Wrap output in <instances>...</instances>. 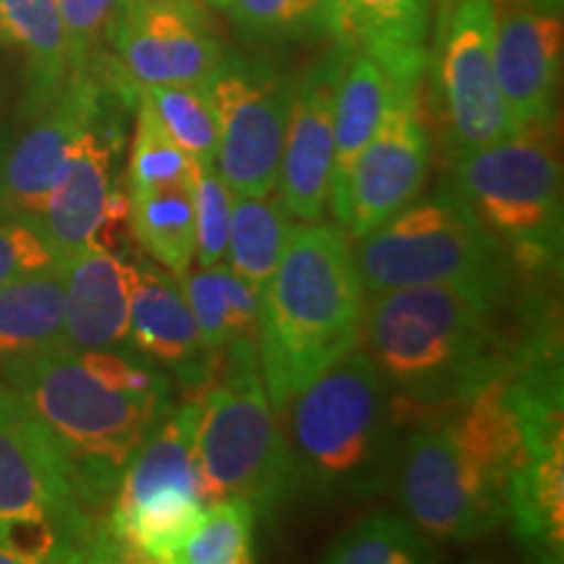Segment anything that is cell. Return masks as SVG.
<instances>
[{
  "instance_id": "cell-1",
  "label": "cell",
  "mask_w": 564,
  "mask_h": 564,
  "mask_svg": "<svg viewBox=\"0 0 564 564\" xmlns=\"http://www.w3.org/2000/svg\"><path fill=\"white\" fill-rule=\"evenodd\" d=\"M523 434L510 377L460 403L423 411L400 444V505L432 541H474L507 523Z\"/></svg>"
},
{
  "instance_id": "cell-2",
  "label": "cell",
  "mask_w": 564,
  "mask_h": 564,
  "mask_svg": "<svg viewBox=\"0 0 564 564\" xmlns=\"http://www.w3.org/2000/svg\"><path fill=\"white\" fill-rule=\"evenodd\" d=\"M497 306L447 285H411L371 293L361 340L394 403L436 411L510 377L549 335L512 345L497 324Z\"/></svg>"
},
{
  "instance_id": "cell-3",
  "label": "cell",
  "mask_w": 564,
  "mask_h": 564,
  "mask_svg": "<svg viewBox=\"0 0 564 564\" xmlns=\"http://www.w3.org/2000/svg\"><path fill=\"white\" fill-rule=\"evenodd\" d=\"M364 293L343 230L291 223L257 333L259 369L280 419L295 394L361 345Z\"/></svg>"
},
{
  "instance_id": "cell-4",
  "label": "cell",
  "mask_w": 564,
  "mask_h": 564,
  "mask_svg": "<svg viewBox=\"0 0 564 564\" xmlns=\"http://www.w3.org/2000/svg\"><path fill=\"white\" fill-rule=\"evenodd\" d=\"M0 373L66 455L89 510L110 505L133 449L173 408L171 392L123 390L63 345L6 358Z\"/></svg>"
},
{
  "instance_id": "cell-5",
  "label": "cell",
  "mask_w": 564,
  "mask_h": 564,
  "mask_svg": "<svg viewBox=\"0 0 564 564\" xmlns=\"http://www.w3.org/2000/svg\"><path fill=\"white\" fill-rule=\"evenodd\" d=\"M299 491L324 502H364L394 484L400 429L394 394L366 350L356 348L288 403Z\"/></svg>"
},
{
  "instance_id": "cell-6",
  "label": "cell",
  "mask_w": 564,
  "mask_h": 564,
  "mask_svg": "<svg viewBox=\"0 0 564 564\" xmlns=\"http://www.w3.org/2000/svg\"><path fill=\"white\" fill-rule=\"evenodd\" d=\"M364 291L447 285L502 308L512 301L518 267L449 181L405 204L398 215L358 238L352 249Z\"/></svg>"
},
{
  "instance_id": "cell-7",
  "label": "cell",
  "mask_w": 564,
  "mask_h": 564,
  "mask_svg": "<svg viewBox=\"0 0 564 564\" xmlns=\"http://www.w3.org/2000/svg\"><path fill=\"white\" fill-rule=\"evenodd\" d=\"M220 364L223 382L199 394L196 415L204 502L238 497L270 514L299 491V478L280 415L267 398L257 343L232 340Z\"/></svg>"
},
{
  "instance_id": "cell-8",
  "label": "cell",
  "mask_w": 564,
  "mask_h": 564,
  "mask_svg": "<svg viewBox=\"0 0 564 564\" xmlns=\"http://www.w3.org/2000/svg\"><path fill=\"white\" fill-rule=\"evenodd\" d=\"M449 186L510 251L518 272L562 262V165L552 129L514 131L497 144L457 154Z\"/></svg>"
},
{
  "instance_id": "cell-9",
  "label": "cell",
  "mask_w": 564,
  "mask_h": 564,
  "mask_svg": "<svg viewBox=\"0 0 564 564\" xmlns=\"http://www.w3.org/2000/svg\"><path fill=\"white\" fill-rule=\"evenodd\" d=\"M523 457L510 489L514 539L541 562L564 560V411L560 348L544 340L510 373Z\"/></svg>"
},
{
  "instance_id": "cell-10",
  "label": "cell",
  "mask_w": 564,
  "mask_h": 564,
  "mask_svg": "<svg viewBox=\"0 0 564 564\" xmlns=\"http://www.w3.org/2000/svg\"><path fill=\"white\" fill-rule=\"evenodd\" d=\"M42 518L63 533L76 562H110L105 525L84 502L74 468L11 387L0 384V520Z\"/></svg>"
},
{
  "instance_id": "cell-11",
  "label": "cell",
  "mask_w": 564,
  "mask_h": 564,
  "mask_svg": "<svg viewBox=\"0 0 564 564\" xmlns=\"http://www.w3.org/2000/svg\"><path fill=\"white\" fill-rule=\"evenodd\" d=\"M204 87L217 121V173L232 194L274 192L293 82L262 61L223 55Z\"/></svg>"
},
{
  "instance_id": "cell-12",
  "label": "cell",
  "mask_w": 564,
  "mask_h": 564,
  "mask_svg": "<svg viewBox=\"0 0 564 564\" xmlns=\"http://www.w3.org/2000/svg\"><path fill=\"white\" fill-rule=\"evenodd\" d=\"M494 0H447L436 30L434 89L453 154L512 137L494 74Z\"/></svg>"
},
{
  "instance_id": "cell-13",
  "label": "cell",
  "mask_w": 564,
  "mask_h": 564,
  "mask_svg": "<svg viewBox=\"0 0 564 564\" xmlns=\"http://www.w3.org/2000/svg\"><path fill=\"white\" fill-rule=\"evenodd\" d=\"M108 37L126 84H204L223 47L196 0H123Z\"/></svg>"
},
{
  "instance_id": "cell-14",
  "label": "cell",
  "mask_w": 564,
  "mask_h": 564,
  "mask_svg": "<svg viewBox=\"0 0 564 564\" xmlns=\"http://www.w3.org/2000/svg\"><path fill=\"white\" fill-rule=\"evenodd\" d=\"M429 173V133L419 84L392 82L377 131L352 167L340 228L358 241L421 196Z\"/></svg>"
},
{
  "instance_id": "cell-15",
  "label": "cell",
  "mask_w": 564,
  "mask_h": 564,
  "mask_svg": "<svg viewBox=\"0 0 564 564\" xmlns=\"http://www.w3.org/2000/svg\"><path fill=\"white\" fill-rule=\"evenodd\" d=\"M494 74L512 129H552L562 74L560 3L494 0Z\"/></svg>"
},
{
  "instance_id": "cell-16",
  "label": "cell",
  "mask_w": 564,
  "mask_h": 564,
  "mask_svg": "<svg viewBox=\"0 0 564 564\" xmlns=\"http://www.w3.org/2000/svg\"><path fill=\"white\" fill-rule=\"evenodd\" d=\"M345 45L303 70L293 82L291 112L282 141L278 188L282 207L301 223H319L329 207L335 154V91Z\"/></svg>"
},
{
  "instance_id": "cell-17",
  "label": "cell",
  "mask_w": 564,
  "mask_h": 564,
  "mask_svg": "<svg viewBox=\"0 0 564 564\" xmlns=\"http://www.w3.org/2000/svg\"><path fill=\"white\" fill-rule=\"evenodd\" d=\"M105 116V91L89 70L74 74L32 129L0 158V220H40L76 137Z\"/></svg>"
},
{
  "instance_id": "cell-18",
  "label": "cell",
  "mask_w": 564,
  "mask_h": 564,
  "mask_svg": "<svg viewBox=\"0 0 564 564\" xmlns=\"http://www.w3.org/2000/svg\"><path fill=\"white\" fill-rule=\"evenodd\" d=\"M137 274V264L116 257L100 243L66 259L63 348H123L129 343L131 293Z\"/></svg>"
},
{
  "instance_id": "cell-19",
  "label": "cell",
  "mask_w": 564,
  "mask_h": 564,
  "mask_svg": "<svg viewBox=\"0 0 564 564\" xmlns=\"http://www.w3.org/2000/svg\"><path fill=\"white\" fill-rule=\"evenodd\" d=\"M131 293L129 343L183 387H207L215 361L207 356L183 295L181 280L154 264H137Z\"/></svg>"
},
{
  "instance_id": "cell-20",
  "label": "cell",
  "mask_w": 564,
  "mask_h": 564,
  "mask_svg": "<svg viewBox=\"0 0 564 564\" xmlns=\"http://www.w3.org/2000/svg\"><path fill=\"white\" fill-rule=\"evenodd\" d=\"M110 192L112 144L100 118L70 144L40 212V228L63 259L97 246Z\"/></svg>"
},
{
  "instance_id": "cell-21",
  "label": "cell",
  "mask_w": 564,
  "mask_h": 564,
  "mask_svg": "<svg viewBox=\"0 0 564 564\" xmlns=\"http://www.w3.org/2000/svg\"><path fill=\"white\" fill-rule=\"evenodd\" d=\"M432 0H335L337 42L371 55L392 82L419 84L429 68Z\"/></svg>"
},
{
  "instance_id": "cell-22",
  "label": "cell",
  "mask_w": 564,
  "mask_h": 564,
  "mask_svg": "<svg viewBox=\"0 0 564 564\" xmlns=\"http://www.w3.org/2000/svg\"><path fill=\"white\" fill-rule=\"evenodd\" d=\"M392 95V79L371 55L345 45L340 82L335 91V154L329 178V207L343 220L348 183L364 147L382 121Z\"/></svg>"
},
{
  "instance_id": "cell-23",
  "label": "cell",
  "mask_w": 564,
  "mask_h": 564,
  "mask_svg": "<svg viewBox=\"0 0 564 564\" xmlns=\"http://www.w3.org/2000/svg\"><path fill=\"white\" fill-rule=\"evenodd\" d=\"M0 37L24 55V112L37 118L70 79L68 34L55 0H0Z\"/></svg>"
},
{
  "instance_id": "cell-24",
  "label": "cell",
  "mask_w": 564,
  "mask_h": 564,
  "mask_svg": "<svg viewBox=\"0 0 564 564\" xmlns=\"http://www.w3.org/2000/svg\"><path fill=\"white\" fill-rule=\"evenodd\" d=\"M66 264L0 288V361L61 345Z\"/></svg>"
},
{
  "instance_id": "cell-25",
  "label": "cell",
  "mask_w": 564,
  "mask_h": 564,
  "mask_svg": "<svg viewBox=\"0 0 564 564\" xmlns=\"http://www.w3.org/2000/svg\"><path fill=\"white\" fill-rule=\"evenodd\" d=\"M188 183L129 194V225L133 238L162 270L175 278H183L192 270L196 257L194 202Z\"/></svg>"
},
{
  "instance_id": "cell-26",
  "label": "cell",
  "mask_w": 564,
  "mask_h": 564,
  "mask_svg": "<svg viewBox=\"0 0 564 564\" xmlns=\"http://www.w3.org/2000/svg\"><path fill=\"white\" fill-rule=\"evenodd\" d=\"M288 212L280 196L270 194H232L230 228L225 264L238 278L264 291L285 246Z\"/></svg>"
},
{
  "instance_id": "cell-27",
  "label": "cell",
  "mask_w": 564,
  "mask_h": 564,
  "mask_svg": "<svg viewBox=\"0 0 564 564\" xmlns=\"http://www.w3.org/2000/svg\"><path fill=\"white\" fill-rule=\"evenodd\" d=\"M436 560V541L421 533L408 514L394 512L366 514L322 552V562L329 564H423Z\"/></svg>"
},
{
  "instance_id": "cell-28",
  "label": "cell",
  "mask_w": 564,
  "mask_h": 564,
  "mask_svg": "<svg viewBox=\"0 0 564 564\" xmlns=\"http://www.w3.org/2000/svg\"><path fill=\"white\" fill-rule=\"evenodd\" d=\"M257 510L238 497L204 505L192 533L175 549L171 564H249L253 556Z\"/></svg>"
},
{
  "instance_id": "cell-29",
  "label": "cell",
  "mask_w": 564,
  "mask_h": 564,
  "mask_svg": "<svg viewBox=\"0 0 564 564\" xmlns=\"http://www.w3.org/2000/svg\"><path fill=\"white\" fill-rule=\"evenodd\" d=\"M137 97L188 158L215 162L217 121L204 84H154L137 89Z\"/></svg>"
},
{
  "instance_id": "cell-30",
  "label": "cell",
  "mask_w": 564,
  "mask_h": 564,
  "mask_svg": "<svg viewBox=\"0 0 564 564\" xmlns=\"http://www.w3.org/2000/svg\"><path fill=\"white\" fill-rule=\"evenodd\" d=\"M228 11L249 37L267 42L335 34V0H230Z\"/></svg>"
},
{
  "instance_id": "cell-31",
  "label": "cell",
  "mask_w": 564,
  "mask_h": 564,
  "mask_svg": "<svg viewBox=\"0 0 564 564\" xmlns=\"http://www.w3.org/2000/svg\"><path fill=\"white\" fill-rule=\"evenodd\" d=\"M196 167V160L188 158L175 141L162 131L152 110L137 97V133L129 162V194L150 192L160 186L188 183Z\"/></svg>"
},
{
  "instance_id": "cell-32",
  "label": "cell",
  "mask_w": 564,
  "mask_h": 564,
  "mask_svg": "<svg viewBox=\"0 0 564 564\" xmlns=\"http://www.w3.org/2000/svg\"><path fill=\"white\" fill-rule=\"evenodd\" d=\"M188 188H192L196 230L194 262H199V267L223 264L228 251L232 192L217 173L215 162H196Z\"/></svg>"
},
{
  "instance_id": "cell-33",
  "label": "cell",
  "mask_w": 564,
  "mask_h": 564,
  "mask_svg": "<svg viewBox=\"0 0 564 564\" xmlns=\"http://www.w3.org/2000/svg\"><path fill=\"white\" fill-rule=\"evenodd\" d=\"M225 272L228 264L199 267L183 274L181 288L192 308L196 333L215 364L223 361V352L228 348V301H225Z\"/></svg>"
},
{
  "instance_id": "cell-34",
  "label": "cell",
  "mask_w": 564,
  "mask_h": 564,
  "mask_svg": "<svg viewBox=\"0 0 564 564\" xmlns=\"http://www.w3.org/2000/svg\"><path fill=\"white\" fill-rule=\"evenodd\" d=\"M66 264L37 220H0V288L24 274L55 270Z\"/></svg>"
},
{
  "instance_id": "cell-35",
  "label": "cell",
  "mask_w": 564,
  "mask_h": 564,
  "mask_svg": "<svg viewBox=\"0 0 564 564\" xmlns=\"http://www.w3.org/2000/svg\"><path fill=\"white\" fill-rule=\"evenodd\" d=\"M58 3L63 26L68 34L70 76L89 70L91 53L97 42L108 32L110 19L116 17L123 0H55Z\"/></svg>"
},
{
  "instance_id": "cell-36",
  "label": "cell",
  "mask_w": 564,
  "mask_h": 564,
  "mask_svg": "<svg viewBox=\"0 0 564 564\" xmlns=\"http://www.w3.org/2000/svg\"><path fill=\"white\" fill-rule=\"evenodd\" d=\"M225 301H228V335L232 340H253L259 333V308L262 291L238 278L236 272H225ZM228 343V345H230Z\"/></svg>"
},
{
  "instance_id": "cell-37",
  "label": "cell",
  "mask_w": 564,
  "mask_h": 564,
  "mask_svg": "<svg viewBox=\"0 0 564 564\" xmlns=\"http://www.w3.org/2000/svg\"><path fill=\"white\" fill-rule=\"evenodd\" d=\"M204 3L215 6V9H225V11L230 9V0H204Z\"/></svg>"
},
{
  "instance_id": "cell-38",
  "label": "cell",
  "mask_w": 564,
  "mask_h": 564,
  "mask_svg": "<svg viewBox=\"0 0 564 564\" xmlns=\"http://www.w3.org/2000/svg\"><path fill=\"white\" fill-rule=\"evenodd\" d=\"M6 147H9V144H0V158H3V152H6Z\"/></svg>"
},
{
  "instance_id": "cell-39",
  "label": "cell",
  "mask_w": 564,
  "mask_h": 564,
  "mask_svg": "<svg viewBox=\"0 0 564 564\" xmlns=\"http://www.w3.org/2000/svg\"><path fill=\"white\" fill-rule=\"evenodd\" d=\"M444 3H447V0H444Z\"/></svg>"
}]
</instances>
